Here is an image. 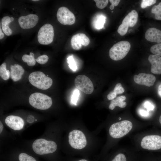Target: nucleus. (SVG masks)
<instances>
[{
  "label": "nucleus",
  "mask_w": 161,
  "mask_h": 161,
  "mask_svg": "<svg viewBox=\"0 0 161 161\" xmlns=\"http://www.w3.org/2000/svg\"><path fill=\"white\" fill-rule=\"evenodd\" d=\"M78 161H88L85 159H81Z\"/></svg>",
  "instance_id": "43"
},
{
  "label": "nucleus",
  "mask_w": 161,
  "mask_h": 161,
  "mask_svg": "<svg viewBox=\"0 0 161 161\" xmlns=\"http://www.w3.org/2000/svg\"><path fill=\"white\" fill-rule=\"evenodd\" d=\"M56 16L58 21L64 25H71L75 21V18L73 13L65 7L58 8Z\"/></svg>",
  "instance_id": "11"
},
{
  "label": "nucleus",
  "mask_w": 161,
  "mask_h": 161,
  "mask_svg": "<svg viewBox=\"0 0 161 161\" xmlns=\"http://www.w3.org/2000/svg\"><path fill=\"white\" fill-rule=\"evenodd\" d=\"M38 16L35 14H30L21 16L18 21L21 27L23 29H30L34 27L37 24Z\"/></svg>",
  "instance_id": "12"
},
{
  "label": "nucleus",
  "mask_w": 161,
  "mask_h": 161,
  "mask_svg": "<svg viewBox=\"0 0 161 161\" xmlns=\"http://www.w3.org/2000/svg\"><path fill=\"white\" fill-rule=\"evenodd\" d=\"M109 8L111 10H113L114 8V6L111 4L109 7Z\"/></svg>",
  "instance_id": "41"
},
{
  "label": "nucleus",
  "mask_w": 161,
  "mask_h": 161,
  "mask_svg": "<svg viewBox=\"0 0 161 161\" xmlns=\"http://www.w3.org/2000/svg\"><path fill=\"white\" fill-rule=\"evenodd\" d=\"M79 95V92L78 89H76L74 91L71 98V102L74 104L76 105Z\"/></svg>",
  "instance_id": "32"
},
{
  "label": "nucleus",
  "mask_w": 161,
  "mask_h": 161,
  "mask_svg": "<svg viewBox=\"0 0 161 161\" xmlns=\"http://www.w3.org/2000/svg\"><path fill=\"white\" fill-rule=\"evenodd\" d=\"M124 91L121 84L117 83L115 85L114 90L108 95L107 98L109 100H112L116 97L117 94H121L124 92Z\"/></svg>",
  "instance_id": "21"
},
{
  "label": "nucleus",
  "mask_w": 161,
  "mask_h": 161,
  "mask_svg": "<svg viewBox=\"0 0 161 161\" xmlns=\"http://www.w3.org/2000/svg\"><path fill=\"white\" fill-rule=\"evenodd\" d=\"M151 12L155 14V18L156 19L161 20V2L158 5L153 6Z\"/></svg>",
  "instance_id": "24"
},
{
  "label": "nucleus",
  "mask_w": 161,
  "mask_h": 161,
  "mask_svg": "<svg viewBox=\"0 0 161 161\" xmlns=\"http://www.w3.org/2000/svg\"><path fill=\"white\" fill-rule=\"evenodd\" d=\"M47 77H48V75H47Z\"/></svg>",
  "instance_id": "46"
},
{
  "label": "nucleus",
  "mask_w": 161,
  "mask_h": 161,
  "mask_svg": "<svg viewBox=\"0 0 161 161\" xmlns=\"http://www.w3.org/2000/svg\"><path fill=\"white\" fill-rule=\"evenodd\" d=\"M27 121L30 123H32L34 121V118L33 116L31 115H29L27 117Z\"/></svg>",
  "instance_id": "36"
},
{
  "label": "nucleus",
  "mask_w": 161,
  "mask_h": 161,
  "mask_svg": "<svg viewBox=\"0 0 161 161\" xmlns=\"http://www.w3.org/2000/svg\"><path fill=\"white\" fill-rule=\"evenodd\" d=\"M148 59L151 64V72L155 74H161V57L155 55H151Z\"/></svg>",
  "instance_id": "17"
},
{
  "label": "nucleus",
  "mask_w": 161,
  "mask_h": 161,
  "mask_svg": "<svg viewBox=\"0 0 161 161\" xmlns=\"http://www.w3.org/2000/svg\"><path fill=\"white\" fill-rule=\"evenodd\" d=\"M145 37L148 41L158 44L161 43V31L156 28L152 27L148 29L145 33Z\"/></svg>",
  "instance_id": "16"
},
{
  "label": "nucleus",
  "mask_w": 161,
  "mask_h": 161,
  "mask_svg": "<svg viewBox=\"0 0 161 161\" xmlns=\"http://www.w3.org/2000/svg\"><path fill=\"white\" fill-rule=\"evenodd\" d=\"M144 106L148 111L152 110L154 108V106L149 101L145 102L144 103Z\"/></svg>",
  "instance_id": "34"
},
{
  "label": "nucleus",
  "mask_w": 161,
  "mask_h": 161,
  "mask_svg": "<svg viewBox=\"0 0 161 161\" xmlns=\"http://www.w3.org/2000/svg\"><path fill=\"white\" fill-rule=\"evenodd\" d=\"M32 1H38L39 0H32Z\"/></svg>",
  "instance_id": "44"
},
{
  "label": "nucleus",
  "mask_w": 161,
  "mask_h": 161,
  "mask_svg": "<svg viewBox=\"0 0 161 161\" xmlns=\"http://www.w3.org/2000/svg\"><path fill=\"white\" fill-rule=\"evenodd\" d=\"M75 86L79 90L87 94H90L94 91V86L90 79L84 75H78L75 79Z\"/></svg>",
  "instance_id": "10"
},
{
  "label": "nucleus",
  "mask_w": 161,
  "mask_h": 161,
  "mask_svg": "<svg viewBox=\"0 0 161 161\" xmlns=\"http://www.w3.org/2000/svg\"><path fill=\"white\" fill-rule=\"evenodd\" d=\"M0 133L1 134L3 129V126L2 123L1 121L0 122Z\"/></svg>",
  "instance_id": "40"
},
{
  "label": "nucleus",
  "mask_w": 161,
  "mask_h": 161,
  "mask_svg": "<svg viewBox=\"0 0 161 161\" xmlns=\"http://www.w3.org/2000/svg\"><path fill=\"white\" fill-rule=\"evenodd\" d=\"M126 99V96L122 95L112 100L109 106V109L113 110L116 106H118L121 108H125L127 105L126 102L124 101Z\"/></svg>",
  "instance_id": "19"
},
{
  "label": "nucleus",
  "mask_w": 161,
  "mask_h": 161,
  "mask_svg": "<svg viewBox=\"0 0 161 161\" xmlns=\"http://www.w3.org/2000/svg\"><path fill=\"white\" fill-rule=\"evenodd\" d=\"M0 75L1 78L4 80H7L9 78L10 76V72L7 69L6 63H4L0 66Z\"/></svg>",
  "instance_id": "23"
},
{
  "label": "nucleus",
  "mask_w": 161,
  "mask_h": 161,
  "mask_svg": "<svg viewBox=\"0 0 161 161\" xmlns=\"http://www.w3.org/2000/svg\"><path fill=\"white\" fill-rule=\"evenodd\" d=\"M10 77L14 81H17L22 78L24 70L23 67L18 64L11 65L10 66Z\"/></svg>",
  "instance_id": "18"
},
{
  "label": "nucleus",
  "mask_w": 161,
  "mask_h": 161,
  "mask_svg": "<svg viewBox=\"0 0 161 161\" xmlns=\"http://www.w3.org/2000/svg\"><path fill=\"white\" fill-rule=\"evenodd\" d=\"M90 43V40L85 34L83 33H78L74 35L71 40L72 48L75 50H79L82 47V45L86 46Z\"/></svg>",
  "instance_id": "13"
},
{
  "label": "nucleus",
  "mask_w": 161,
  "mask_h": 161,
  "mask_svg": "<svg viewBox=\"0 0 161 161\" xmlns=\"http://www.w3.org/2000/svg\"><path fill=\"white\" fill-rule=\"evenodd\" d=\"M32 148L36 154L43 155L55 152L57 148V145L53 141L40 138L36 140L34 142Z\"/></svg>",
  "instance_id": "2"
},
{
  "label": "nucleus",
  "mask_w": 161,
  "mask_h": 161,
  "mask_svg": "<svg viewBox=\"0 0 161 161\" xmlns=\"http://www.w3.org/2000/svg\"><path fill=\"white\" fill-rule=\"evenodd\" d=\"M54 37V30L52 26L49 24H46L39 30L37 38L41 44L48 45L53 41Z\"/></svg>",
  "instance_id": "7"
},
{
  "label": "nucleus",
  "mask_w": 161,
  "mask_h": 161,
  "mask_svg": "<svg viewBox=\"0 0 161 161\" xmlns=\"http://www.w3.org/2000/svg\"><path fill=\"white\" fill-rule=\"evenodd\" d=\"M138 17L136 11L131 10L125 16L121 24L119 26L117 30L118 33L121 36L125 35L127 32L129 27H132L135 25Z\"/></svg>",
  "instance_id": "8"
},
{
  "label": "nucleus",
  "mask_w": 161,
  "mask_h": 161,
  "mask_svg": "<svg viewBox=\"0 0 161 161\" xmlns=\"http://www.w3.org/2000/svg\"><path fill=\"white\" fill-rule=\"evenodd\" d=\"M113 11H112V13H113Z\"/></svg>",
  "instance_id": "47"
},
{
  "label": "nucleus",
  "mask_w": 161,
  "mask_h": 161,
  "mask_svg": "<svg viewBox=\"0 0 161 161\" xmlns=\"http://www.w3.org/2000/svg\"><path fill=\"white\" fill-rule=\"evenodd\" d=\"M35 121H37V120H36V119H35Z\"/></svg>",
  "instance_id": "45"
},
{
  "label": "nucleus",
  "mask_w": 161,
  "mask_h": 161,
  "mask_svg": "<svg viewBox=\"0 0 161 161\" xmlns=\"http://www.w3.org/2000/svg\"><path fill=\"white\" fill-rule=\"evenodd\" d=\"M67 59L69 67L73 71H76L77 69V67L73 57L72 56H70Z\"/></svg>",
  "instance_id": "28"
},
{
  "label": "nucleus",
  "mask_w": 161,
  "mask_h": 161,
  "mask_svg": "<svg viewBox=\"0 0 161 161\" xmlns=\"http://www.w3.org/2000/svg\"><path fill=\"white\" fill-rule=\"evenodd\" d=\"M14 20L13 17H10L8 16L3 17L1 20V27L2 30L6 35L10 36L12 34V31L9 27V24Z\"/></svg>",
  "instance_id": "20"
},
{
  "label": "nucleus",
  "mask_w": 161,
  "mask_h": 161,
  "mask_svg": "<svg viewBox=\"0 0 161 161\" xmlns=\"http://www.w3.org/2000/svg\"><path fill=\"white\" fill-rule=\"evenodd\" d=\"M140 114L143 116H147L148 114V112L143 110H140L139 111Z\"/></svg>",
  "instance_id": "37"
},
{
  "label": "nucleus",
  "mask_w": 161,
  "mask_h": 161,
  "mask_svg": "<svg viewBox=\"0 0 161 161\" xmlns=\"http://www.w3.org/2000/svg\"><path fill=\"white\" fill-rule=\"evenodd\" d=\"M69 142L70 146L76 149H81L84 148L87 143L86 137L81 131L74 130L70 131L69 134Z\"/></svg>",
  "instance_id": "6"
},
{
  "label": "nucleus",
  "mask_w": 161,
  "mask_h": 161,
  "mask_svg": "<svg viewBox=\"0 0 161 161\" xmlns=\"http://www.w3.org/2000/svg\"><path fill=\"white\" fill-rule=\"evenodd\" d=\"M4 34L2 32L1 28H0V39H2L4 37Z\"/></svg>",
  "instance_id": "39"
},
{
  "label": "nucleus",
  "mask_w": 161,
  "mask_h": 161,
  "mask_svg": "<svg viewBox=\"0 0 161 161\" xmlns=\"http://www.w3.org/2000/svg\"><path fill=\"white\" fill-rule=\"evenodd\" d=\"M22 58L23 61L27 63V65L29 66H33L35 64V59L34 57V54L32 52H30V55H24L22 56Z\"/></svg>",
  "instance_id": "22"
},
{
  "label": "nucleus",
  "mask_w": 161,
  "mask_h": 161,
  "mask_svg": "<svg viewBox=\"0 0 161 161\" xmlns=\"http://www.w3.org/2000/svg\"><path fill=\"white\" fill-rule=\"evenodd\" d=\"M132 127V124L130 121L122 120L112 124L109 128V134L113 138H120L128 133Z\"/></svg>",
  "instance_id": "4"
},
{
  "label": "nucleus",
  "mask_w": 161,
  "mask_h": 161,
  "mask_svg": "<svg viewBox=\"0 0 161 161\" xmlns=\"http://www.w3.org/2000/svg\"><path fill=\"white\" fill-rule=\"evenodd\" d=\"M141 146L143 149L154 150L161 148V136L158 135H147L141 142Z\"/></svg>",
  "instance_id": "9"
},
{
  "label": "nucleus",
  "mask_w": 161,
  "mask_h": 161,
  "mask_svg": "<svg viewBox=\"0 0 161 161\" xmlns=\"http://www.w3.org/2000/svg\"><path fill=\"white\" fill-rule=\"evenodd\" d=\"M106 17L103 15H101L97 18L95 23L96 28L100 29L103 27L105 22Z\"/></svg>",
  "instance_id": "27"
},
{
  "label": "nucleus",
  "mask_w": 161,
  "mask_h": 161,
  "mask_svg": "<svg viewBox=\"0 0 161 161\" xmlns=\"http://www.w3.org/2000/svg\"><path fill=\"white\" fill-rule=\"evenodd\" d=\"M48 57L47 55H44L39 56L35 60L38 63L43 64L48 61Z\"/></svg>",
  "instance_id": "31"
},
{
  "label": "nucleus",
  "mask_w": 161,
  "mask_h": 161,
  "mask_svg": "<svg viewBox=\"0 0 161 161\" xmlns=\"http://www.w3.org/2000/svg\"><path fill=\"white\" fill-rule=\"evenodd\" d=\"M150 50L151 53L154 55L161 56V43L152 46Z\"/></svg>",
  "instance_id": "25"
},
{
  "label": "nucleus",
  "mask_w": 161,
  "mask_h": 161,
  "mask_svg": "<svg viewBox=\"0 0 161 161\" xmlns=\"http://www.w3.org/2000/svg\"><path fill=\"white\" fill-rule=\"evenodd\" d=\"M130 43L127 41H121L114 44L109 50V55L112 60L117 61L123 59L129 51Z\"/></svg>",
  "instance_id": "5"
},
{
  "label": "nucleus",
  "mask_w": 161,
  "mask_h": 161,
  "mask_svg": "<svg viewBox=\"0 0 161 161\" xmlns=\"http://www.w3.org/2000/svg\"><path fill=\"white\" fill-rule=\"evenodd\" d=\"M30 82L37 88L46 90L49 88L52 83V79L46 76L44 73L40 71L34 72L29 75Z\"/></svg>",
  "instance_id": "1"
},
{
  "label": "nucleus",
  "mask_w": 161,
  "mask_h": 161,
  "mask_svg": "<svg viewBox=\"0 0 161 161\" xmlns=\"http://www.w3.org/2000/svg\"><path fill=\"white\" fill-rule=\"evenodd\" d=\"M159 120L160 123L161 125V115L159 117Z\"/></svg>",
  "instance_id": "42"
},
{
  "label": "nucleus",
  "mask_w": 161,
  "mask_h": 161,
  "mask_svg": "<svg viewBox=\"0 0 161 161\" xmlns=\"http://www.w3.org/2000/svg\"><path fill=\"white\" fill-rule=\"evenodd\" d=\"M6 124L11 129L15 130H19L23 129L24 122L21 117L10 115L7 117L5 120Z\"/></svg>",
  "instance_id": "15"
},
{
  "label": "nucleus",
  "mask_w": 161,
  "mask_h": 161,
  "mask_svg": "<svg viewBox=\"0 0 161 161\" xmlns=\"http://www.w3.org/2000/svg\"><path fill=\"white\" fill-rule=\"evenodd\" d=\"M29 101L34 108L40 110H46L52 104L51 98L48 96L39 92H35L30 96Z\"/></svg>",
  "instance_id": "3"
},
{
  "label": "nucleus",
  "mask_w": 161,
  "mask_h": 161,
  "mask_svg": "<svg viewBox=\"0 0 161 161\" xmlns=\"http://www.w3.org/2000/svg\"><path fill=\"white\" fill-rule=\"evenodd\" d=\"M158 93L159 96L161 97V84L158 86Z\"/></svg>",
  "instance_id": "38"
},
{
  "label": "nucleus",
  "mask_w": 161,
  "mask_h": 161,
  "mask_svg": "<svg viewBox=\"0 0 161 161\" xmlns=\"http://www.w3.org/2000/svg\"><path fill=\"white\" fill-rule=\"evenodd\" d=\"M134 80L137 84L150 87L154 84L156 78L152 74L140 73L138 75H136L134 76Z\"/></svg>",
  "instance_id": "14"
},
{
  "label": "nucleus",
  "mask_w": 161,
  "mask_h": 161,
  "mask_svg": "<svg viewBox=\"0 0 161 161\" xmlns=\"http://www.w3.org/2000/svg\"><path fill=\"white\" fill-rule=\"evenodd\" d=\"M156 0H143L141 4V7L144 9L147 7L151 6L156 3Z\"/></svg>",
  "instance_id": "30"
},
{
  "label": "nucleus",
  "mask_w": 161,
  "mask_h": 161,
  "mask_svg": "<svg viewBox=\"0 0 161 161\" xmlns=\"http://www.w3.org/2000/svg\"><path fill=\"white\" fill-rule=\"evenodd\" d=\"M112 161H126V159L124 154L120 153L117 155Z\"/></svg>",
  "instance_id": "33"
},
{
  "label": "nucleus",
  "mask_w": 161,
  "mask_h": 161,
  "mask_svg": "<svg viewBox=\"0 0 161 161\" xmlns=\"http://www.w3.org/2000/svg\"><path fill=\"white\" fill-rule=\"evenodd\" d=\"M96 3V5L97 7L99 9L104 8L107 5L109 0H94Z\"/></svg>",
  "instance_id": "29"
},
{
  "label": "nucleus",
  "mask_w": 161,
  "mask_h": 161,
  "mask_svg": "<svg viewBox=\"0 0 161 161\" xmlns=\"http://www.w3.org/2000/svg\"><path fill=\"white\" fill-rule=\"evenodd\" d=\"M109 1L111 3V4L114 7L118 5L120 1V0H109Z\"/></svg>",
  "instance_id": "35"
},
{
  "label": "nucleus",
  "mask_w": 161,
  "mask_h": 161,
  "mask_svg": "<svg viewBox=\"0 0 161 161\" xmlns=\"http://www.w3.org/2000/svg\"><path fill=\"white\" fill-rule=\"evenodd\" d=\"M18 159L19 161H36L34 158L24 153L20 154Z\"/></svg>",
  "instance_id": "26"
}]
</instances>
